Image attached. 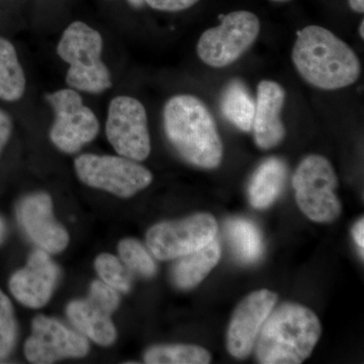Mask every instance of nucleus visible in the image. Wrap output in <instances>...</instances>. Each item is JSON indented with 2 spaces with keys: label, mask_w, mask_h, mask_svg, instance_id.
Returning <instances> with one entry per match:
<instances>
[{
  "label": "nucleus",
  "mask_w": 364,
  "mask_h": 364,
  "mask_svg": "<svg viewBox=\"0 0 364 364\" xmlns=\"http://www.w3.org/2000/svg\"><path fill=\"white\" fill-rule=\"evenodd\" d=\"M221 111L224 117L239 130H252L255 100L248 88L238 79L231 81L222 95Z\"/></svg>",
  "instance_id": "nucleus-19"
},
{
  "label": "nucleus",
  "mask_w": 364,
  "mask_h": 364,
  "mask_svg": "<svg viewBox=\"0 0 364 364\" xmlns=\"http://www.w3.org/2000/svg\"><path fill=\"white\" fill-rule=\"evenodd\" d=\"M26 77L11 42L0 38V98L6 102L21 100L25 93Z\"/></svg>",
  "instance_id": "nucleus-21"
},
{
  "label": "nucleus",
  "mask_w": 364,
  "mask_h": 364,
  "mask_svg": "<svg viewBox=\"0 0 364 364\" xmlns=\"http://www.w3.org/2000/svg\"><path fill=\"white\" fill-rule=\"evenodd\" d=\"M16 340V322L14 308L6 294L0 289V359L6 358Z\"/></svg>",
  "instance_id": "nucleus-25"
},
{
  "label": "nucleus",
  "mask_w": 364,
  "mask_h": 364,
  "mask_svg": "<svg viewBox=\"0 0 364 364\" xmlns=\"http://www.w3.org/2000/svg\"><path fill=\"white\" fill-rule=\"evenodd\" d=\"M348 1L352 11H355V13L363 14L364 0H348Z\"/></svg>",
  "instance_id": "nucleus-29"
},
{
  "label": "nucleus",
  "mask_w": 364,
  "mask_h": 364,
  "mask_svg": "<svg viewBox=\"0 0 364 364\" xmlns=\"http://www.w3.org/2000/svg\"><path fill=\"white\" fill-rule=\"evenodd\" d=\"M119 304L116 289L102 280H95L91 284L88 298L71 301L66 313L72 324L85 336L102 346H109L117 339V330L111 316Z\"/></svg>",
  "instance_id": "nucleus-11"
},
{
  "label": "nucleus",
  "mask_w": 364,
  "mask_h": 364,
  "mask_svg": "<svg viewBox=\"0 0 364 364\" xmlns=\"http://www.w3.org/2000/svg\"><path fill=\"white\" fill-rule=\"evenodd\" d=\"M107 140L119 156L140 162L151 152L147 112L131 97H114L109 104L105 124Z\"/></svg>",
  "instance_id": "nucleus-10"
},
{
  "label": "nucleus",
  "mask_w": 364,
  "mask_h": 364,
  "mask_svg": "<svg viewBox=\"0 0 364 364\" xmlns=\"http://www.w3.org/2000/svg\"><path fill=\"white\" fill-rule=\"evenodd\" d=\"M145 2L157 11L176 13L195 6L198 0H145Z\"/></svg>",
  "instance_id": "nucleus-26"
},
{
  "label": "nucleus",
  "mask_w": 364,
  "mask_h": 364,
  "mask_svg": "<svg viewBox=\"0 0 364 364\" xmlns=\"http://www.w3.org/2000/svg\"><path fill=\"white\" fill-rule=\"evenodd\" d=\"M221 258V246L213 240L205 247L179 258L172 269V280L181 289H193L200 284Z\"/></svg>",
  "instance_id": "nucleus-18"
},
{
  "label": "nucleus",
  "mask_w": 364,
  "mask_h": 364,
  "mask_svg": "<svg viewBox=\"0 0 364 364\" xmlns=\"http://www.w3.org/2000/svg\"><path fill=\"white\" fill-rule=\"evenodd\" d=\"M272 1L282 2V1H287V0H272Z\"/></svg>",
  "instance_id": "nucleus-33"
},
{
  "label": "nucleus",
  "mask_w": 364,
  "mask_h": 364,
  "mask_svg": "<svg viewBox=\"0 0 364 364\" xmlns=\"http://www.w3.org/2000/svg\"><path fill=\"white\" fill-rule=\"evenodd\" d=\"M74 166L79 179L86 186L119 198L135 196L153 181L149 170L123 156L83 154L76 158Z\"/></svg>",
  "instance_id": "nucleus-7"
},
{
  "label": "nucleus",
  "mask_w": 364,
  "mask_h": 364,
  "mask_svg": "<svg viewBox=\"0 0 364 364\" xmlns=\"http://www.w3.org/2000/svg\"><path fill=\"white\" fill-rule=\"evenodd\" d=\"M55 112V122L50 131L52 143L62 152H77L95 140L100 123L95 112L83 105L75 90H61L47 95Z\"/></svg>",
  "instance_id": "nucleus-9"
},
{
  "label": "nucleus",
  "mask_w": 364,
  "mask_h": 364,
  "mask_svg": "<svg viewBox=\"0 0 364 364\" xmlns=\"http://www.w3.org/2000/svg\"><path fill=\"white\" fill-rule=\"evenodd\" d=\"M21 227L31 239L46 252H62L69 243L65 228L53 215L52 200L47 193L26 196L18 208Z\"/></svg>",
  "instance_id": "nucleus-14"
},
{
  "label": "nucleus",
  "mask_w": 364,
  "mask_h": 364,
  "mask_svg": "<svg viewBox=\"0 0 364 364\" xmlns=\"http://www.w3.org/2000/svg\"><path fill=\"white\" fill-rule=\"evenodd\" d=\"M102 35L82 21H74L64 31L57 53L70 68L66 81L71 88L102 93L112 87L109 68L102 61Z\"/></svg>",
  "instance_id": "nucleus-4"
},
{
  "label": "nucleus",
  "mask_w": 364,
  "mask_h": 364,
  "mask_svg": "<svg viewBox=\"0 0 364 364\" xmlns=\"http://www.w3.org/2000/svg\"><path fill=\"white\" fill-rule=\"evenodd\" d=\"M217 220L208 213L189 215L178 221L162 222L150 228L146 240L157 259H177L205 247L217 236Z\"/></svg>",
  "instance_id": "nucleus-8"
},
{
  "label": "nucleus",
  "mask_w": 364,
  "mask_h": 364,
  "mask_svg": "<svg viewBox=\"0 0 364 364\" xmlns=\"http://www.w3.org/2000/svg\"><path fill=\"white\" fill-rule=\"evenodd\" d=\"M226 232L235 255L241 262L254 263L262 256V236L252 222L242 218L230 219Z\"/></svg>",
  "instance_id": "nucleus-20"
},
{
  "label": "nucleus",
  "mask_w": 364,
  "mask_h": 364,
  "mask_svg": "<svg viewBox=\"0 0 364 364\" xmlns=\"http://www.w3.org/2000/svg\"><path fill=\"white\" fill-rule=\"evenodd\" d=\"M163 122L169 142L186 162L203 169L220 166L224 155L221 136L203 100L191 95L170 98Z\"/></svg>",
  "instance_id": "nucleus-2"
},
{
  "label": "nucleus",
  "mask_w": 364,
  "mask_h": 364,
  "mask_svg": "<svg viewBox=\"0 0 364 364\" xmlns=\"http://www.w3.org/2000/svg\"><path fill=\"white\" fill-rule=\"evenodd\" d=\"M337 186L336 172L321 155L304 158L293 177L296 203L316 223H332L341 215L342 203L335 193Z\"/></svg>",
  "instance_id": "nucleus-5"
},
{
  "label": "nucleus",
  "mask_w": 364,
  "mask_h": 364,
  "mask_svg": "<svg viewBox=\"0 0 364 364\" xmlns=\"http://www.w3.org/2000/svg\"><path fill=\"white\" fill-rule=\"evenodd\" d=\"M277 299L269 289H259L248 294L235 309L227 334L228 351L233 358L244 359L251 353Z\"/></svg>",
  "instance_id": "nucleus-13"
},
{
  "label": "nucleus",
  "mask_w": 364,
  "mask_h": 364,
  "mask_svg": "<svg viewBox=\"0 0 364 364\" xmlns=\"http://www.w3.org/2000/svg\"><path fill=\"white\" fill-rule=\"evenodd\" d=\"M284 102L286 90L279 83L263 80L258 85L252 130L260 149H272L284 141L287 131L280 114Z\"/></svg>",
  "instance_id": "nucleus-16"
},
{
  "label": "nucleus",
  "mask_w": 364,
  "mask_h": 364,
  "mask_svg": "<svg viewBox=\"0 0 364 364\" xmlns=\"http://www.w3.org/2000/svg\"><path fill=\"white\" fill-rule=\"evenodd\" d=\"M11 121L6 112L0 111V153L9 141L11 134Z\"/></svg>",
  "instance_id": "nucleus-27"
},
{
  "label": "nucleus",
  "mask_w": 364,
  "mask_h": 364,
  "mask_svg": "<svg viewBox=\"0 0 364 364\" xmlns=\"http://www.w3.org/2000/svg\"><path fill=\"white\" fill-rule=\"evenodd\" d=\"M321 333L320 320L313 311L299 304H284L272 310L258 334V363H304L312 354Z\"/></svg>",
  "instance_id": "nucleus-3"
},
{
  "label": "nucleus",
  "mask_w": 364,
  "mask_h": 364,
  "mask_svg": "<svg viewBox=\"0 0 364 364\" xmlns=\"http://www.w3.org/2000/svg\"><path fill=\"white\" fill-rule=\"evenodd\" d=\"M359 35L361 39H364V21H361L360 26H359Z\"/></svg>",
  "instance_id": "nucleus-32"
},
{
  "label": "nucleus",
  "mask_w": 364,
  "mask_h": 364,
  "mask_svg": "<svg viewBox=\"0 0 364 364\" xmlns=\"http://www.w3.org/2000/svg\"><path fill=\"white\" fill-rule=\"evenodd\" d=\"M291 58L299 75L320 90H341L360 76L358 55L323 26H308L298 33Z\"/></svg>",
  "instance_id": "nucleus-1"
},
{
  "label": "nucleus",
  "mask_w": 364,
  "mask_h": 364,
  "mask_svg": "<svg viewBox=\"0 0 364 364\" xmlns=\"http://www.w3.org/2000/svg\"><path fill=\"white\" fill-rule=\"evenodd\" d=\"M117 249L122 262L132 273L144 277H152L156 273L154 259L140 242L135 239H124L119 242Z\"/></svg>",
  "instance_id": "nucleus-23"
},
{
  "label": "nucleus",
  "mask_w": 364,
  "mask_h": 364,
  "mask_svg": "<svg viewBox=\"0 0 364 364\" xmlns=\"http://www.w3.org/2000/svg\"><path fill=\"white\" fill-rule=\"evenodd\" d=\"M95 267L100 279L107 286L121 293L130 291L132 272L116 256L109 253L100 254L95 259Z\"/></svg>",
  "instance_id": "nucleus-24"
},
{
  "label": "nucleus",
  "mask_w": 364,
  "mask_h": 364,
  "mask_svg": "<svg viewBox=\"0 0 364 364\" xmlns=\"http://www.w3.org/2000/svg\"><path fill=\"white\" fill-rule=\"evenodd\" d=\"M59 268L43 249L31 254L26 267L18 270L9 289L14 298L28 308L40 309L51 299L59 277Z\"/></svg>",
  "instance_id": "nucleus-15"
},
{
  "label": "nucleus",
  "mask_w": 364,
  "mask_h": 364,
  "mask_svg": "<svg viewBox=\"0 0 364 364\" xmlns=\"http://www.w3.org/2000/svg\"><path fill=\"white\" fill-rule=\"evenodd\" d=\"M32 328V335L25 344V354L30 363L45 364L63 358H80L90 351V343L83 335L56 318L37 316Z\"/></svg>",
  "instance_id": "nucleus-12"
},
{
  "label": "nucleus",
  "mask_w": 364,
  "mask_h": 364,
  "mask_svg": "<svg viewBox=\"0 0 364 364\" xmlns=\"http://www.w3.org/2000/svg\"><path fill=\"white\" fill-rule=\"evenodd\" d=\"M6 224H4V220L0 218V244L2 243L4 240V237H6Z\"/></svg>",
  "instance_id": "nucleus-30"
},
{
  "label": "nucleus",
  "mask_w": 364,
  "mask_h": 364,
  "mask_svg": "<svg viewBox=\"0 0 364 364\" xmlns=\"http://www.w3.org/2000/svg\"><path fill=\"white\" fill-rule=\"evenodd\" d=\"M287 167L284 160L270 157L254 171L248 186L249 202L253 208L263 210L279 198L284 188Z\"/></svg>",
  "instance_id": "nucleus-17"
},
{
  "label": "nucleus",
  "mask_w": 364,
  "mask_h": 364,
  "mask_svg": "<svg viewBox=\"0 0 364 364\" xmlns=\"http://www.w3.org/2000/svg\"><path fill=\"white\" fill-rule=\"evenodd\" d=\"M144 360L148 364H208L212 355L198 345H161L148 349Z\"/></svg>",
  "instance_id": "nucleus-22"
},
{
  "label": "nucleus",
  "mask_w": 364,
  "mask_h": 364,
  "mask_svg": "<svg viewBox=\"0 0 364 364\" xmlns=\"http://www.w3.org/2000/svg\"><path fill=\"white\" fill-rule=\"evenodd\" d=\"M260 33L259 18L247 11L222 16L221 23L200 36L196 52L203 63L224 68L241 58L252 47Z\"/></svg>",
  "instance_id": "nucleus-6"
},
{
  "label": "nucleus",
  "mask_w": 364,
  "mask_h": 364,
  "mask_svg": "<svg viewBox=\"0 0 364 364\" xmlns=\"http://www.w3.org/2000/svg\"><path fill=\"white\" fill-rule=\"evenodd\" d=\"M127 1H128L132 6L136 7V9L142 7L144 4H146L145 0H127Z\"/></svg>",
  "instance_id": "nucleus-31"
},
{
  "label": "nucleus",
  "mask_w": 364,
  "mask_h": 364,
  "mask_svg": "<svg viewBox=\"0 0 364 364\" xmlns=\"http://www.w3.org/2000/svg\"><path fill=\"white\" fill-rule=\"evenodd\" d=\"M352 235H353L354 241L358 244L359 252L361 253V257L363 258L364 254V220L360 219L354 227L352 228Z\"/></svg>",
  "instance_id": "nucleus-28"
}]
</instances>
